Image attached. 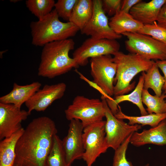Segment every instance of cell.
Returning <instances> with one entry per match:
<instances>
[{
	"label": "cell",
	"instance_id": "obj_1",
	"mask_svg": "<svg viewBox=\"0 0 166 166\" xmlns=\"http://www.w3.org/2000/svg\"><path fill=\"white\" fill-rule=\"evenodd\" d=\"M57 132L54 121L49 117L43 116L33 120L17 142L14 165L45 166Z\"/></svg>",
	"mask_w": 166,
	"mask_h": 166
},
{
	"label": "cell",
	"instance_id": "obj_2",
	"mask_svg": "<svg viewBox=\"0 0 166 166\" xmlns=\"http://www.w3.org/2000/svg\"><path fill=\"white\" fill-rule=\"evenodd\" d=\"M73 39L54 41L45 45L42 49L38 68L39 76L53 78L65 74L79 66L69 55L74 48Z\"/></svg>",
	"mask_w": 166,
	"mask_h": 166
},
{
	"label": "cell",
	"instance_id": "obj_3",
	"mask_svg": "<svg viewBox=\"0 0 166 166\" xmlns=\"http://www.w3.org/2000/svg\"><path fill=\"white\" fill-rule=\"evenodd\" d=\"M113 55V61L117 65L114 96L124 95L133 89L136 82H131L134 77L140 72H146L155 62L137 54H125L120 51Z\"/></svg>",
	"mask_w": 166,
	"mask_h": 166
},
{
	"label": "cell",
	"instance_id": "obj_4",
	"mask_svg": "<svg viewBox=\"0 0 166 166\" xmlns=\"http://www.w3.org/2000/svg\"><path fill=\"white\" fill-rule=\"evenodd\" d=\"M30 26L32 43L38 46L70 38L75 36L79 30L71 22L60 21L55 9L42 18L32 22Z\"/></svg>",
	"mask_w": 166,
	"mask_h": 166
},
{
	"label": "cell",
	"instance_id": "obj_5",
	"mask_svg": "<svg viewBox=\"0 0 166 166\" xmlns=\"http://www.w3.org/2000/svg\"><path fill=\"white\" fill-rule=\"evenodd\" d=\"M105 110L102 100L90 99L82 95H77L72 104L65 111L67 119H77L84 128L94 123L103 120Z\"/></svg>",
	"mask_w": 166,
	"mask_h": 166
},
{
	"label": "cell",
	"instance_id": "obj_6",
	"mask_svg": "<svg viewBox=\"0 0 166 166\" xmlns=\"http://www.w3.org/2000/svg\"><path fill=\"white\" fill-rule=\"evenodd\" d=\"M122 35L127 38L125 45L129 53L154 61L166 60V45L163 43L138 33L125 32Z\"/></svg>",
	"mask_w": 166,
	"mask_h": 166
},
{
	"label": "cell",
	"instance_id": "obj_7",
	"mask_svg": "<svg viewBox=\"0 0 166 166\" xmlns=\"http://www.w3.org/2000/svg\"><path fill=\"white\" fill-rule=\"evenodd\" d=\"M90 74L93 82L103 92L106 98L113 99L117 65L111 55H104L90 58Z\"/></svg>",
	"mask_w": 166,
	"mask_h": 166
},
{
	"label": "cell",
	"instance_id": "obj_8",
	"mask_svg": "<svg viewBox=\"0 0 166 166\" xmlns=\"http://www.w3.org/2000/svg\"><path fill=\"white\" fill-rule=\"evenodd\" d=\"M105 121H101L84 128L83 140L84 152L82 159L86 166H92L97 158L109 148L105 137Z\"/></svg>",
	"mask_w": 166,
	"mask_h": 166
},
{
	"label": "cell",
	"instance_id": "obj_9",
	"mask_svg": "<svg viewBox=\"0 0 166 166\" xmlns=\"http://www.w3.org/2000/svg\"><path fill=\"white\" fill-rule=\"evenodd\" d=\"M101 99L105 110L106 140L109 148L115 150L131 134L141 129V126L138 124L130 125L125 123L123 120L117 118L108 107L105 97L102 95Z\"/></svg>",
	"mask_w": 166,
	"mask_h": 166
},
{
	"label": "cell",
	"instance_id": "obj_10",
	"mask_svg": "<svg viewBox=\"0 0 166 166\" xmlns=\"http://www.w3.org/2000/svg\"><path fill=\"white\" fill-rule=\"evenodd\" d=\"M120 45L116 40L97 39H86L73 53V58L79 66H84L89 58L104 55H113L119 51Z\"/></svg>",
	"mask_w": 166,
	"mask_h": 166
},
{
	"label": "cell",
	"instance_id": "obj_11",
	"mask_svg": "<svg viewBox=\"0 0 166 166\" xmlns=\"http://www.w3.org/2000/svg\"><path fill=\"white\" fill-rule=\"evenodd\" d=\"M93 11L92 17L81 31L82 34L97 39H120L122 35L115 33L111 28L108 18L104 11L101 0H93Z\"/></svg>",
	"mask_w": 166,
	"mask_h": 166
},
{
	"label": "cell",
	"instance_id": "obj_12",
	"mask_svg": "<svg viewBox=\"0 0 166 166\" xmlns=\"http://www.w3.org/2000/svg\"><path fill=\"white\" fill-rule=\"evenodd\" d=\"M12 104L0 103V140L11 136L22 127L21 123L30 114Z\"/></svg>",
	"mask_w": 166,
	"mask_h": 166
},
{
	"label": "cell",
	"instance_id": "obj_13",
	"mask_svg": "<svg viewBox=\"0 0 166 166\" xmlns=\"http://www.w3.org/2000/svg\"><path fill=\"white\" fill-rule=\"evenodd\" d=\"M67 135L62 140L68 163L71 165L76 160L82 159L84 152L83 133L84 127L77 119L70 121Z\"/></svg>",
	"mask_w": 166,
	"mask_h": 166
},
{
	"label": "cell",
	"instance_id": "obj_14",
	"mask_svg": "<svg viewBox=\"0 0 166 166\" xmlns=\"http://www.w3.org/2000/svg\"><path fill=\"white\" fill-rule=\"evenodd\" d=\"M66 88V85L64 82L45 85L25 103L27 111L30 114L34 110L38 112L45 111L54 101L62 97Z\"/></svg>",
	"mask_w": 166,
	"mask_h": 166
},
{
	"label": "cell",
	"instance_id": "obj_15",
	"mask_svg": "<svg viewBox=\"0 0 166 166\" xmlns=\"http://www.w3.org/2000/svg\"><path fill=\"white\" fill-rule=\"evenodd\" d=\"M130 143L137 147L147 144L166 145V119L155 127L144 129L140 132H134L130 138Z\"/></svg>",
	"mask_w": 166,
	"mask_h": 166
},
{
	"label": "cell",
	"instance_id": "obj_16",
	"mask_svg": "<svg viewBox=\"0 0 166 166\" xmlns=\"http://www.w3.org/2000/svg\"><path fill=\"white\" fill-rule=\"evenodd\" d=\"M166 0H142L134 6L129 14L143 25L151 24L156 21L160 10Z\"/></svg>",
	"mask_w": 166,
	"mask_h": 166
},
{
	"label": "cell",
	"instance_id": "obj_17",
	"mask_svg": "<svg viewBox=\"0 0 166 166\" xmlns=\"http://www.w3.org/2000/svg\"><path fill=\"white\" fill-rule=\"evenodd\" d=\"M41 86V83L38 81L23 85L14 83L12 90L0 97V103L13 104L21 108L23 103L29 100L40 89Z\"/></svg>",
	"mask_w": 166,
	"mask_h": 166
},
{
	"label": "cell",
	"instance_id": "obj_18",
	"mask_svg": "<svg viewBox=\"0 0 166 166\" xmlns=\"http://www.w3.org/2000/svg\"><path fill=\"white\" fill-rule=\"evenodd\" d=\"M144 76L141 74L140 77L138 84L134 90L127 95L114 96L112 100L106 98L108 105L113 114L115 115L118 111V104L124 101H129L136 105L138 108L141 115L148 114L143 105L142 100V94L144 89Z\"/></svg>",
	"mask_w": 166,
	"mask_h": 166
},
{
	"label": "cell",
	"instance_id": "obj_19",
	"mask_svg": "<svg viewBox=\"0 0 166 166\" xmlns=\"http://www.w3.org/2000/svg\"><path fill=\"white\" fill-rule=\"evenodd\" d=\"M109 24L115 33L121 35L125 32L137 33L144 26L129 13L121 10L111 17Z\"/></svg>",
	"mask_w": 166,
	"mask_h": 166
},
{
	"label": "cell",
	"instance_id": "obj_20",
	"mask_svg": "<svg viewBox=\"0 0 166 166\" xmlns=\"http://www.w3.org/2000/svg\"><path fill=\"white\" fill-rule=\"evenodd\" d=\"M24 130L22 128L0 142V166H14L16 158L17 142Z\"/></svg>",
	"mask_w": 166,
	"mask_h": 166
},
{
	"label": "cell",
	"instance_id": "obj_21",
	"mask_svg": "<svg viewBox=\"0 0 166 166\" xmlns=\"http://www.w3.org/2000/svg\"><path fill=\"white\" fill-rule=\"evenodd\" d=\"M93 11V0H77L69 22L81 31L90 21Z\"/></svg>",
	"mask_w": 166,
	"mask_h": 166
},
{
	"label": "cell",
	"instance_id": "obj_22",
	"mask_svg": "<svg viewBox=\"0 0 166 166\" xmlns=\"http://www.w3.org/2000/svg\"><path fill=\"white\" fill-rule=\"evenodd\" d=\"M146 72H143L141 73L144 77V89L147 90L151 89L156 95L161 96L165 79L164 76L160 74L159 67L155 62Z\"/></svg>",
	"mask_w": 166,
	"mask_h": 166
},
{
	"label": "cell",
	"instance_id": "obj_23",
	"mask_svg": "<svg viewBox=\"0 0 166 166\" xmlns=\"http://www.w3.org/2000/svg\"><path fill=\"white\" fill-rule=\"evenodd\" d=\"M114 115L119 119L128 120L129 121L128 124L130 125L138 124L142 126L148 125L152 127L156 126L162 121L166 119V113L158 114L152 113L140 116H129L124 113L119 106L118 111Z\"/></svg>",
	"mask_w": 166,
	"mask_h": 166
},
{
	"label": "cell",
	"instance_id": "obj_24",
	"mask_svg": "<svg viewBox=\"0 0 166 166\" xmlns=\"http://www.w3.org/2000/svg\"><path fill=\"white\" fill-rule=\"evenodd\" d=\"M66 161L62 140L57 134L54 135L52 146L46 158L45 166H71Z\"/></svg>",
	"mask_w": 166,
	"mask_h": 166
},
{
	"label": "cell",
	"instance_id": "obj_25",
	"mask_svg": "<svg viewBox=\"0 0 166 166\" xmlns=\"http://www.w3.org/2000/svg\"><path fill=\"white\" fill-rule=\"evenodd\" d=\"M165 98L164 93L160 96H153L148 90L143 89L142 94V103L147 107L146 111L149 114H162L166 113Z\"/></svg>",
	"mask_w": 166,
	"mask_h": 166
},
{
	"label": "cell",
	"instance_id": "obj_26",
	"mask_svg": "<svg viewBox=\"0 0 166 166\" xmlns=\"http://www.w3.org/2000/svg\"><path fill=\"white\" fill-rule=\"evenodd\" d=\"M55 3L54 0H27L25 2L26 7L38 20L49 14Z\"/></svg>",
	"mask_w": 166,
	"mask_h": 166
},
{
	"label": "cell",
	"instance_id": "obj_27",
	"mask_svg": "<svg viewBox=\"0 0 166 166\" xmlns=\"http://www.w3.org/2000/svg\"><path fill=\"white\" fill-rule=\"evenodd\" d=\"M137 33L149 36L166 45V28L158 25L156 21L144 25Z\"/></svg>",
	"mask_w": 166,
	"mask_h": 166
},
{
	"label": "cell",
	"instance_id": "obj_28",
	"mask_svg": "<svg viewBox=\"0 0 166 166\" xmlns=\"http://www.w3.org/2000/svg\"><path fill=\"white\" fill-rule=\"evenodd\" d=\"M133 133L129 136L115 150L112 166H133L132 163L127 160L126 155L130 138Z\"/></svg>",
	"mask_w": 166,
	"mask_h": 166
},
{
	"label": "cell",
	"instance_id": "obj_29",
	"mask_svg": "<svg viewBox=\"0 0 166 166\" xmlns=\"http://www.w3.org/2000/svg\"><path fill=\"white\" fill-rule=\"evenodd\" d=\"M77 0H58L54 5L55 10L59 18L69 21Z\"/></svg>",
	"mask_w": 166,
	"mask_h": 166
},
{
	"label": "cell",
	"instance_id": "obj_30",
	"mask_svg": "<svg viewBox=\"0 0 166 166\" xmlns=\"http://www.w3.org/2000/svg\"><path fill=\"white\" fill-rule=\"evenodd\" d=\"M122 1L121 0H102V6L105 13L113 17L121 10Z\"/></svg>",
	"mask_w": 166,
	"mask_h": 166
},
{
	"label": "cell",
	"instance_id": "obj_31",
	"mask_svg": "<svg viewBox=\"0 0 166 166\" xmlns=\"http://www.w3.org/2000/svg\"><path fill=\"white\" fill-rule=\"evenodd\" d=\"M141 1V0H122L121 10L126 13L129 14L132 8Z\"/></svg>",
	"mask_w": 166,
	"mask_h": 166
},
{
	"label": "cell",
	"instance_id": "obj_32",
	"mask_svg": "<svg viewBox=\"0 0 166 166\" xmlns=\"http://www.w3.org/2000/svg\"><path fill=\"white\" fill-rule=\"evenodd\" d=\"M156 22L158 25L166 28V2L160 10Z\"/></svg>",
	"mask_w": 166,
	"mask_h": 166
},
{
	"label": "cell",
	"instance_id": "obj_33",
	"mask_svg": "<svg viewBox=\"0 0 166 166\" xmlns=\"http://www.w3.org/2000/svg\"><path fill=\"white\" fill-rule=\"evenodd\" d=\"M155 62L159 67L162 71L165 79V82L162 90H166V60H157Z\"/></svg>",
	"mask_w": 166,
	"mask_h": 166
},
{
	"label": "cell",
	"instance_id": "obj_34",
	"mask_svg": "<svg viewBox=\"0 0 166 166\" xmlns=\"http://www.w3.org/2000/svg\"><path fill=\"white\" fill-rule=\"evenodd\" d=\"M164 93L165 94V98H166V90H164ZM165 107H166V100L165 101Z\"/></svg>",
	"mask_w": 166,
	"mask_h": 166
},
{
	"label": "cell",
	"instance_id": "obj_35",
	"mask_svg": "<svg viewBox=\"0 0 166 166\" xmlns=\"http://www.w3.org/2000/svg\"><path fill=\"white\" fill-rule=\"evenodd\" d=\"M11 2H18V1H19V0H11L10 1Z\"/></svg>",
	"mask_w": 166,
	"mask_h": 166
},
{
	"label": "cell",
	"instance_id": "obj_36",
	"mask_svg": "<svg viewBox=\"0 0 166 166\" xmlns=\"http://www.w3.org/2000/svg\"><path fill=\"white\" fill-rule=\"evenodd\" d=\"M148 165H149L148 164H147L145 166H148Z\"/></svg>",
	"mask_w": 166,
	"mask_h": 166
},
{
	"label": "cell",
	"instance_id": "obj_37",
	"mask_svg": "<svg viewBox=\"0 0 166 166\" xmlns=\"http://www.w3.org/2000/svg\"><path fill=\"white\" fill-rule=\"evenodd\" d=\"M14 166H16V165H14Z\"/></svg>",
	"mask_w": 166,
	"mask_h": 166
}]
</instances>
